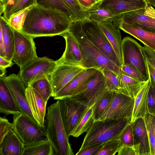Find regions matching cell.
Instances as JSON below:
<instances>
[{"label": "cell", "mask_w": 155, "mask_h": 155, "mask_svg": "<svg viewBox=\"0 0 155 155\" xmlns=\"http://www.w3.org/2000/svg\"><path fill=\"white\" fill-rule=\"evenodd\" d=\"M117 153L118 155H140L139 146L122 145Z\"/></svg>", "instance_id": "cell-44"}, {"label": "cell", "mask_w": 155, "mask_h": 155, "mask_svg": "<svg viewBox=\"0 0 155 155\" xmlns=\"http://www.w3.org/2000/svg\"><path fill=\"white\" fill-rule=\"evenodd\" d=\"M144 119L149 142L150 155H155V134L153 124V116L148 114Z\"/></svg>", "instance_id": "cell-38"}, {"label": "cell", "mask_w": 155, "mask_h": 155, "mask_svg": "<svg viewBox=\"0 0 155 155\" xmlns=\"http://www.w3.org/2000/svg\"><path fill=\"white\" fill-rule=\"evenodd\" d=\"M36 4L42 7L59 10L65 14L73 21L72 15L61 0H35Z\"/></svg>", "instance_id": "cell-34"}, {"label": "cell", "mask_w": 155, "mask_h": 155, "mask_svg": "<svg viewBox=\"0 0 155 155\" xmlns=\"http://www.w3.org/2000/svg\"><path fill=\"white\" fill-rule=\"evenodd\" d=\"M148 74L150 85L148 94V114L155 116V84L149 72Z\"/></svg>", "instance_id": "cell-41"}, {"label": "cell", "mask_w": 155, "mask_h": 155, "mask_svg": "<svg viewBox=\"0 0 155 155\" xmlns=\"http://www.w3.org/2000/svg\"><path fill=\"white\" fill-rule=\"evenodd\" d=\"M106 88L104 76L102 71H98L79 92L71 97L90 107L95 104Z\"/></svg>", "instance_id": "cell-12"}, {"label": "cell", "mask_w": 155, "mask_h": 155, "mask_svg": "<svg viewBox=\"0 0 155 155\" xmlns=\"http://www.w3.org/2000/svg\"><path fill=\"white\" fill-rule=\"evenodd\" d=\"M61 35L65 39L66 48L61 57L57 60L58 64L81 65L82 59V54L76 39L68 31Z\"/></svg>", "instance_id": "cell-19"}, {"label": "cell", "mask_w": 155, "mask_h": 155, "mask_svg": "<svg viewBox=\"0 0 155 155\" xmlns=\"http://www.w3.org/2000/svg\"><path fill=\"white\" fill-rule=\"evenodd\" d=\"M47 110L46 131L54 155H74L61 117L59 100L48 107Z\"/></svg>", "instance_id": "cell-3"}, {"label": "cell", "mask_w": 155, "mask_h": 155, "mask_svg": "<svg viewBox=\"0 0 155 155\" xmlns=\"http://www.w3.org/2000/svg\"><path fill=\"white\" fill-rule=\"evenodd\" d=\"M57 64V61L46 57H38L20 69L18 75L27 87L39 80L49 79Z\"/></svg>", "instance_id": "cell-6"}, {"label": "cell", "mask_w": 155, "mask_h": 155, "mask_svg": "<svg viewBox=\"0 0 155 155\" xmlns=\"http://www.w3.org/2000/svg\"><path fill=\"white\" fill-rule=\"evenodd\" d=\"M77 40L82 59L81 65L84 68H94L102 71L109 70L117 74L121 73V68L111 61L87 38L80 21L72 22L68 30Z\"/></svg>", "instance_id": "cell-2"}, {"label": "cell", "mask_w": 155, "mask_h": 155, "mask_svg": "<svg viewBox=\"0 0 155 155\" xmlns=\"http://www.w3.org/2000/svg\"><path fill=\"white\" fill-rule=\"evenodd\" d=\"M71 23L61 11L36 4L30 8L21 31L33 38L61 35L68 30Z\"/></svg>", "instance_id": "cell-1"}, {"label": "cell", "mask_w": 155, "mask_h": 155, "mask_svg": "<svg viewBox=\"0 0 155 155\" xmlns=\"http://www.w3.org/2000/svg\"><path fill=\"white\" fill-rule=\"evenodd\" d=\"M13 130L25 145L48 140L45 128L41 127L28 116L21 113L13 116Z\"/></svg>", "instance_id": "cell-5"}, {"label": "cell", "mask_w": 155, "mask_h": 155, "mask_svg": "<svg viewBox=\"0 0 155 155\" xmlns=\"http://www.w3.org/2000/svg\"><path fill=\"white\" fill-rule=\"evenodd\" d=\"M101 71L105 78L106 88L110 91L122 93L118 74L106 69Z\"/></svg>", "instance_id": "cell-35"}, {"label": "cell", "mask_w": 155, "mask_h": 155, "mask_svg": "<svg viewBox=\"0 0 155 155\" xmlns=\"http://www.w3.org/2000/svg\"><path fill=\"white\" fill-rule=\"evenodd\" d=\"M36 4L35 0H7L0 2V15L3 13V16L8 21L12 17Z\"/></svg>", "instance_id": "cell-26"}, {"label": "cell", "mask_w": 155, "mask_h": 155, "mask_svg": "<svg viewBox=\"0 0 155 155\" xmlns=\"http://www.w3.org/2000/svg\"><path fill=\"white\" fill-rule=\"evenodd\" d=\"M150 85L149 79L134 98L131 123L139 118H144L148 114V94Z\"/></svg>", "instance_id": "cell-25"}, {"label": "cell", "mask_w": 155, "mask_h": 155, "mask_svg": "<svg viewBox=\"0 0 155 155\" xmlns=\"http://www.w3.org/2000/svg\"><path fill=\"white\" fill-rule=\"evenodd\" d=\"M30 8L25 9L10 18L8 22L14 29L21 31L26 16Z\"/></svg>", "instance_id": "cell-40"}, {"label": "cell", "mask_w": 155, "mask_h": 155, "mask_svg": "<svg viewBox=\"0 0 155 155\" xmlns=\"http://www.w3.org/2000/svg\"><path fill=\"white\" fill-rule=\"evenodd\" d=\"M121 92L135 98L147 81H139L122 73L118 74Z\"/></svg>", "instance_id": "cell-28"}, {"label": "cell", "mask_w": 155, "mask_h": 155, "mask_svg": "<svg viewBox=\"0 0 155 155\" xmlns=\"http://www.w3.org/2000/svg\"><path fill=\"white\" fill-rule=\"evenodd\" d=\"M26 96L34 117L39 125L45 128L46 102L40 94L31 86L26 87Z\"/></svg>", "instance_id": "cell-18"}, {"label": "cell", "mask_w": 155, "mask_h": 155, "mask_svg": "<svg viewBox=\"0 0 155 155\" xmlns=\"http://www.w3.org/2000/svg\"><path fill=\"white\" fill-rule=\"evenodd\" d=\"M0 57L6 59L5 44L2 29L0 28Z\"/></svg>", "instance_id": "cell-48"}, {"label": "cell", "mask_w": 155, "mask_h": 155, "mask_svg": "<svg viewBox=\"0 0 155 155\" xmlns=\"http://www.w3.org/2000/svg\"><path fill=\"white\" fill-rule=\"evenodd\" d=\"M81 6L88 11L99 2L96 0H78Z\"/></svg>", "instance_id": "cell-47"}, {"label": "cell", "mask_w": 155, "mask_h": 155, "mask_svg": "<svg viewBox=\"0 0 155 155\" xmlns=\"http://www.w3.org/2000/svg\"><path fill=\"white\" fill-rule=\"evenodd\" d=\"M5 77H0V112L15 116L21 112L6 84Z\"/></svg>", "instance_id": "cell-20"}, {"label": "cell", "mask_w": 155, "mask_h": 155, "mask_svg": "<svg viewBox=\"0 0 155 155\" xmlns=\"http://www.w3.org/2000/svg\"><path fill=\"white\" fill-rule=\"evenodd\" d=\"M121 22L155 33V9L148 5L144 8L123 13L116 16L113 23L119 28L118 24Z\"/></svg>", "instance_id": "cell-9"}, {"label": "cell", "mask_w": 155, "mask_h": 155, "mask_svg": "<svg viewBox=\"0 0 155 155\" xmlns=\"http://www.w3.org/2000/svg\"><path fill=\"white\" fill-rule=\"evenodd\" d=\"M148 5L155 8V0H145Z\"/></svg>", "instance_id": "cell-52"}, {"label": "cell", "mask_w": 155, "mask_h": 155, "mask_svg": "<svg viewBox=\"0 0 155 155\" xmlns=\"http://www.w3.org/2000/svg\"><path fill=\"white\" fill-rule=\"evenodd\" d=\"M122 145L133 146L135 145L133 123H130L126 126L119 137Z\"/></svg>", "instance_id": "cell-39"}, {"label": "cell", "mask_w": 155, "mask_h": 155, "mask_svg": "<svg viewBox=\"0 0 155 155\" xmlns=\"http://www.w3.org/2000/svg\"><path fill=\"white\" fill-rule=\"evenodd\" d=\"M14 63L12 61L7 60L3 58L0 57V66L6 68L13 66Z\"/></svg>", "instance_id": "cell-49"}, {"label": "cell", "mask_w": 155, "mask_h": 155, "mask_svg": "<svg viewBox=\"0 0 155 155\" xmlns=\"http://www.w3.org/2000/svg\"><path fill=\"white\" fill-rule=\"evenodd\" d=\"M148 5L145 0H102L96 5L100 8L108 10L116 16Z\"/></svg>", "instance_id": "cell-17"}, {"label": "cell", "mask_w": 155, "mask_h": 155, "mask_svg": "<svg viewBox=\"0 0 155 155\" xmlns=\"http://www.w3.org/2000/svg\"><path fill=\"white\" fill-rule=\"evenodd\" d=\"M133 123L135 143L139 146L140 155H150L149 142L144 118H139Z\"/></svg>", "instance_id": "cell-23"}, {"label": "cell", "mask_w": 155, "mask_h": 155, "mask_svg": "<svg viewBox=\"0 0 155 155\" xmlns=\"http://www.w3.org/2000/svg\"><path fill=\"white\" fill-rule=\"evenodd\" d=\"M96 5L88 10L90 19L98 24L102 22L113 23L116 16L108 10L97 7Z\"/></svg>", "instance_id": "cell-33"}, {"label": "cell", "mask_w": 155, "mask_h": 155, "mask_svg": "<svg viewBox=\"0 0 155 155\" xmlns=\"http://www.w3.org/2000/svg\"><path fill=\"white\" fill-rule=\"evenodd\" d=\"M14 33L15 47L12 61L21 69L38 57L32 37L14 29Z\"/></svg>", "instance_id": "cell-10"}, {"label": "cell", "mask_w": 155, "mask_h": 155, "mask_svg": "<svg viewBox=\"0 0 155 155\" xmlns=\"http://www.w3.org/2000/svg\"><path fill=\"white\" fill-rule=\"evenodd\" d=\"M7 0H0V2H5Z\"/></svg>", "instance_id": "cell-54"}, {"label": "cell", "mask_w": 155, "mask_h": 155, "mask_svg": "<svg viewBox=\"0 0 155 155\" xmlns=\"http://www.w3.org/2000/svg\"><path fill=\"white\" fill-rule=\"evenodd\" d=\"M114 92L107 88L94 105V121L100 120L105 113L113 99Z\"/></svg>", "instance_id": "cell-29"}, {"label": "cell", "mask_w": 155, "mask_h": 155, "mask_svg": "<svg viewBox=\"0 0 155 155\" xmlns=\"http://www.w3.org/2000/svg\"><path fill=\"white\" fill-rule=\"evenodd\" d=\"M119 139H113L107 141L96 155H114L122 146Z\"/></svg>", "instance_id": "cell-37"}, {"label": "cell", "mask_w": 155, "mask_h": 155, "mask_svg": "<svg viewBox=\"0 0 155 155\" xmlns=\"http://www.w3.org/2000/svg\"><path fill=\"white\" fill-rule=\"evenodd\" d=\"M105 143L79 150L76 155H96L97 153L103 148Z\"/></svg>", "instance_id": "cell-45"}, {"label": "cell", "mask_w": 155, "mask_h": 155, "mask_svg": "<svg viewBox=\"0 0 155 155\" xmlns=\"http://www.w3.org/2000/svg\"><path fill=\"white\" fill-rule=\"evenodd\" d=\"M40 94L45 101L47 102L52 95V89L49 78L42 79L34 82L31 86Z\"/></svg>", "instance_id": "cell-36"}, {"label": "cell", "mask_w": 155, "mask_h": 155, "mask_svg": "<svg viewBox=\"0 0 155 155\" xmlns=\"http://www.w3.org/2000/svg\"><path fill=\"white\" fill-rule=\"evenodd\" d=\"M99 70L84 69L53 97L54 100L71 97L79 92L96 74Z\"/></svg>", "instance_id": "cell-16"}, {"label": "cell", "mask_w": 155, "mask_h": 155, "mask_svg": "<svg viewBox=\"0 0 155 155\" xmlns=\"http://www.w3.org/2000/svg\"><path fill=\"white\" fill-rule=\"evenodd\" d=\"M121 68V73L139 81H147L139 72L130 65L123 64Z\"/></svg>", "instance_id": "cell-42"}, {"label": "cell", "mask_w": 155, "mask_h": 155, "mask_svg": "<svg viewBox=\"0 0 155 155\" xmlns=\"http://www.w3.org/2000/svg\"><path fill=\"white\" fill-rule=\"evenodd\" d=\"M25 144L13 130L0 142V155H22Z\"/></svg>", "instance_id": "cell-21"}, {"label": "cell", "mask_w": 155, "mask_h": 155, "mask_svg": "<svg viewBox=\"0 0 155 155\" xmlns=\"http://www.w3.org/2000/svg\"><path fill=\"white\" fill-rule=\"evenodd\" d=\"M153 124L155 134V116H153Z\"/></svg>", "instance_id": "cell-53"}, {"label": "cell", "mask_w": 155, "mask_h": 155, "mask_svg": "<svg viewBox=\"0 0 155 155\" xmlns=\"http://www.w3.org/2000/svg\"><path fill=\"white\" fill-rule=\"evenodd\" d=\"M134 102V98L122 93L114 92L110 105L100 120L111 118L127 119L131 121Z\"/></svg>", "instance_id": "cell-13"}, {"label": "cell", "mask_w": 155, "mask_h": 155, "mask_svg": "<svg viewBox=\"0 0 155 155\" xmlns=\"http://www.w3.org/2000/svg\"><path fill=\"white\" fill-rule=\"evenodd\" d=\"M5 81L21 113L28 116L38 125L28 102L26 96V87L19 76L15 74H11L5 77Z\"/></svg>", "instance_id": "cell-15"}, {"label": "cell", "mask_w": 155, "mask_h": 155, "mask_svg": "<svg viewBox=\"0 0 155 155\" xmlns=\"http://www.w3.org/2000/svg\"><path fill=\"white\" fill-rule=\"evenodd\" d=\"M94 105L89 107L84 113L73 130L71 136L77 137L89 130L94 121Z\"/></svg>", "instance_id": "cell-30"}, {"label": "cell", "mask_w": 155, "mask_h": 155, "mask_svg": "<svg viewBox=\"0 0 155 155\" xmlns=\"http://www.w3.org/2000/svg\"><path fill=\"white\" fill-rule=\"evenodd\" d=\"M143 49L146 60L155 68V51L145 46L143 47Z\"/></svg>", "instance_id": "cell-46"}, {"label": "cell", "mask_w": 155, "mask_h": 155, "mask_svg": "<svg viewBox=\"0 0 155 155\" xmlns=\"http://www.w3.org/2000/svg\"><path fill=\"white\" fill-rule=\"evenodd\" d=\"M60 112L68 137L71 134L88 107L71 97L59 100Z\"/></svg>", "instance_id": "cell-11"}, {"label": "cell", "mask_w": 155, "mask_h": 155, "mask_svg": "<svg viewBox=\"0 0 155 155\" xmlns=\"http://www.w3.org/2000/svg\"><path fill=\"white\" fill-rule=\"evenodd\" d=\"M22 155H54L53 149L50 141L25 145Z\"/></svg>", "instance_id": "cell-32"}, {"label": "cell", "mask_w": 155, "mask_h": 155, "mask_svg": "<svg viewBox=\"0 0 155 155\" xmlns=\"http://www.w3.org/2000/svg\"><path fill=\"white\" fill-rule=\"evenodd\" d=\"M6 72V68L0 66V77L4 76Z\"/></svg>", "instance_id": "cell-51"}, {"label": "cell", "mask_w": 155, "mask_h": 155, "mask_svg": "<svg viewBox=\"0 0 155 155\" xmlns=\"http://www.w3.org/2000/svg\"><path fill=\"white\" fill-rule=\"evenodd\" d=\"M146 61L149 73L155 84V68L147 60Z\"/></svg>", "instance_id": "cell-50"}, {"label": "cell", "mask_w": 155, "mask_h": 155, "mask_svg": "<svg viewBox=\"0 0 155 155\" xmlns=\"http://www.w3.org/2000/svg\"><path fill=\"white\" fill-rule=\"evenodd\" d=\"M84 69L80 65L58 64L49 77L52 89V97H54Z\"/></svg>", "instance_id": "cell-14"}, {"label": "cell", "mask_w": 155, "mask_h": 155, "mask_svg": "<svg viewBox=\"0 0 155 155\" xmlns=\"http://www.w3.org/2000/svg\"><path fill=\"white\" fill-rule=\"evenodd\" d=\"M0 28L2 29L5 44L6 59L12 61L15 47L14 29L4 17L1 16Z\"/></svg>", "instance_id": "cell-27"}, {"label": "cell", "mask_w": 155, "mask_h": 155, "mask_svg": "<svg viewBox=\"0 0 155 155\" xmlns=\"http://www.w3.org/2000/svg\"><path fill=\"white\" fill-rule=\"evenodd\" d=\"M70 12L73 22L90 19L88 11L85 9L78 0H61Z\"/></svg>", "instance_id": "cell-31"}, {"label": "cell", "mask_w": 155, "mask_h": 155, "mask_svg": "<svg viewBox=\"0 0 155 155\" xmlns=\"http://www.w3.org/2000/svg\"><path fill=\"white\" fill-rule=\"evenodd\" d=\"M130 122L127 119L111 118L94 121L87 132L79 150L105 143L112 139L119 138L122 131Z\"/></svg>", "instance_id": "cell-4"}, {"label": "cell", "mask_w": 155, "mask_h": 155, "mask_svg": "<svg viewBox=\"0 0 155 155\" xmlns=\"http://www.w3.org/2000/svg\"><path fill=\"white\" fill-rule=\"evenodd\" d=\"M121 50L122 65L132 66L147 80L149 79L148 69L143 47L133 38L126 36L122 40Z\"/></svg>", "instance_id": "cell-7"}, {"label": "cell", "mask_w": 155, "mask_h": 155, "mask_svg": "<svg viewBox=\"0 0 155 155\" xmlns=\"http://www.w3.org/2000/svg\"><path fill=\"white\" fill-rule=\"evenodd\" d=\"M99 3L102 0H96Z\"/></svg>", "instance_id": "cell-55"}, {"label": "cell", "mask_w": 155, "mask_h": 155, "mask_svg": "<svg viewBox=\"0 0 155 155\" xmlns=\"http://www.w3.org/2000/svg\"><path fill=\"white\" fill-rule=\"evenodd\" d=\"M80 21L87 38L109 59L121 68L122 65L112 47L98 23L90 19Z\"/></svg>", "instance_id": "cell-8"}, {"label": "cell", "mask_w": 155, "mask_h": 155, "mask_svg": "<svg viewBox=\"0 0 155 155\" xmlns=\"http://www.w3.org/2000/svg\"><path fill=\"white\" fill-rule=\"evenodd\" d=\"M112 47L121 65V35L119 28L111 22H102L98 24Z\"/></svg>", "instance_id": "cell-24"}, {"label": "cell", "mask_w": 155, "mask_h": 155, "mask_svg": "<svg viewBox=\"0 0 155 155\" xmlns=\"http://www.w3.org/2000/svg\"><path fill=\"white\" fill-rule=\"evenodd\" d=\"M13 129L12 123H10L5 117H0V142H1L5 135Z\"/></svg>", "instance_id": "cell-43"}, {"label": "cell", "mask_w": 155, "mask_h": 155, "mask_svg": "<svg viewBox=\"0 0 155 155\" xmlns=\"http://www.w3.org/2000/svg\"><path fill=\"white\" fill-rule=\"evenodd\" d=\"M119 28L133 36L149 49L155 51V33L143 30L138 27L121 22Z\"/></svg>", "instance_id": "cell-22"}]
</instances>
